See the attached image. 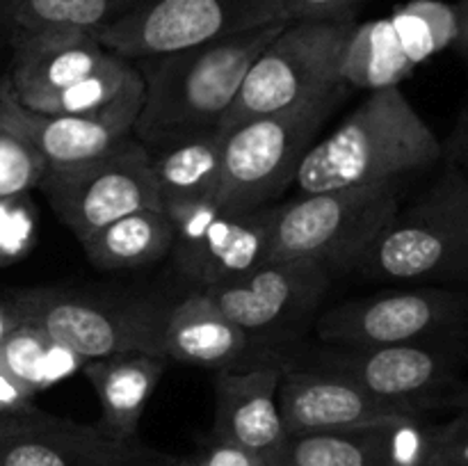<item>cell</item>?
<instances>
[{"mask_svg": "<svg viewBox=\"0 0 468 466\" xmlns=\"http://www.w3.org/2000/svg\"><path fill=\"white\" fill-rule=\"evenodd\" d=\"M288 26L270 23L208 44L133 59L144 87L133 137L144 146L219 128L247 71Z\"/></svg>", "mask_w": 468, "mask_h": 466, "instance_id": "cell-1", "label": "cell"}, {"mask_svg": "<svg viewBox=\"0 0 468 466\" xmlns=\"http://www.w3.org/2000/svg\"><path fill=\"white\" fill-rule=\"evenodd\" d=\"M39 190L80 245L123 215L163 208L149 151L135 137L87 163L46 169Z\"/></svg>", "mask_w": 468, "mask_h": 466, "instance_id": "cell-10", "label": "cell"}, {"mask_svg": "<svg viewBox=\"0 0 468 466\" xmlns=\"http://www.w3.org/2000/svg\"><path fill=\"white\" fill-rule=\"evenodd\" d=\"M174 227V256L199 288L218 286L263 265L268 208L233 215L215 199L163 206Z\"/></svg>", "mask_w": 468, "mask_h": 466, "instance_id": "cell-12", "label": "cell"}, {"mask_svg": "<svg viewBox=\"0 0 468 466\" xmlns=\"http://www.w3.org/2000/svg\"><path fill=\"white\" fill-rule=\"evenodd\" d=\"M402 185L309 192L270 206L263 263L314 259L329 272H350L400 208Z\"/></svg>", "mask_w": 468, "mask_h": 466, "instance_id": "cell-4", "label": "cell"}, {"mask_svg": "<svg viewBox=\"0 0 468 466\" xmlns=\"http://www.w3.org/2000/svg\"><path fill=\"white\" fill-rule=\"evenodd\" d=\"M279 411L286 434L361 428L398 416H428L400 402L373 396L352 379L314 365L283 368Z\"/></svg>", "mask_w": 468, "mask_h": 466, "instance_id": "cell-16", "label": "cell"}, {"mask_svg": "<svg viewBox=\"0 0 468 466\" xmlns=\"http://www.w3.org/2000/svg\"><path fill=\"white\" fill-rule=\"evenodd\" d=\"M94 32L76 27H48L37 32H14V58L9 85L23 105L37 103L90 76L110 59Z\"/></svg>", "mask_w": 468, "mask_h": 466, "instance_id": "cell-18", "label": "cell"}, {"mask_svg": "<svg viewBox=\"0 0 468 466\" xmlns=\"http://www.w3.org/2000/svg\"><path fill=\"white\" fill-rule=\"evenodd\" d=\"M347 91L341 85L318 99L250 119L227 131L215 204L233 215L279 204L288 187L295 185L302 160Z\"/></svg>", "mask_w": 468, "mask_h": 466, "instance_id": "cell-5", "label": "cell"}, {"mask_svg": "<svg viewBox=\"0 0 468 466\" xmlns=\"http://www.w3.org/2000/svg\"><path fill=\"white\" fill-rule=\"evenodd\" d=\"M140 0H9V18L16 32L76 27L99 32Z\"/></svg>", "mask_w": 468, "mask_h": 466, "instance_id": "cell-26", "label": "cell"}, {"mask_svg": "<svg viewBox=\"0 0 468 466\" xmlns=\"http://www.w3.org/2000/svg\"><path fill=\"white\" fill-rule=\"evenodd\" d=\"M0 364L37 397V393L82 370L85 359L37 324L21 323L0 343Z\"/></svg>", "mask_w": 468, "mask_h": 466, "instance_id": "cell-25", "label": "cell"}, {"mask_svg": "<svg viewBox=\"0 0 468 466\" xmlns=\"http://www.w3.org/2000/svg\"><path fill=\"white\" fill-rule=\"evenodd\" d=\"M434 425L398 416L373 425L286 434L270 466H428Z\"/></svg>", "mask_w": 468, "mask_h": 466, "instance_id": "cell-13", "label": "cell"}, {"mask_svg": "<svg viewBox=\"0 0 468 466\" xmlns=\"http://www.w3.org/2000/svg\"><path fill=\"white\" fill-rule=\"evenodd\" d=\"M250 345V334L233 323L206 291H195L167 311L163 355L199 368L231 370Z\"/></svg>", "mask_w": 468, "mask_h": 466, "instance_id": "cell-21", "label": "cell"}, {"mask_svg": "<svg viewBox=\"0 0 468 466\" xmlns=\"http://www.w3.org/2000/svg\"><path fill=\"white\" fill-rule=\"evenodd\" d=\"M172 457L140 439L122 441L96 425L55 416L50 423L0 441V466H167Z\"/></svg>", "mask_w": 468, "mask_h": 466, "instance_id": "cell-17", "label": "cell"}, {"mask_svg": "<svg viewBox=\"0 0 468 466\" xmlns=\"http://www.w3.org/2000/svg\"><path fill=\"white\" fill-rule=\"evenodd\" d=\"M35 396L0 364V414H35Z\"/></svg>", "mask_w": 468, "mask_h": 466, "instance_id": "cell-33", "label": "cell"}, {"mask_svg": "<svg viewBox=\"0 0 468 466\" xmlns=\"http://www.w3.org/2000/svg\"><path fill=\"white\" fill-rule=\"evenodd\" d=\"M455 12H457V37H455V44H452V50L468 62V0H460V3H455Z\"/></svg>", "mask_w": 468, "mask_h": 466, "instance_id": "cell-36", "label": "cell"}, {"mask_svg": "<svg viewBox=\"0 0 468 466\" xmlns=\"http://www.w3.org/2000/svg\"><path fill=\"white\" fill-rule=\"evenodd\" d=\"M53 418V414H46L41 409L35 411V414H0V441L41 428V425L50 423Z\"/></svg>", "mask_w": 468, "mask_h": 466, "instance_id": "cell-35", "label": "cell"}, {"mask_svg": "<svg viewBox=\"0 0 468 466\" xmlns=\"http://www.w3.org/2000/svg\"><path fill=\"white\" fill-rule=\"evenodd\" d=\"M329 277L332 272L320 260H277L201 291L247 334H256L318 306Z\"/></svg>", "mask_w": 468, "mask_h": 466, "instance_id": "cell-15", "label": "cell"}, {"mask_svg": "<svg viewBox=\"0 0 468 466\" xmlns=\"http://www.w3.org/2000/svg\"><path fill=\"white\" fill-rule=\"evenodd\" d=\"M12 300L23 323L41 327L85 361L123 352L163 355L167 311L154 304H114L53 288H32Z\"/></svg>", "mask_w": 468, "mask_h": 466, "instance_id": "cell-11", "label": "cell"}, {"mask_svg": "<svg viewBox=\"0 0 468 466\" xmlns=\"http://www.w3.org/2000/svg\"><path fill=\"white\" fill-rule=\"evenodd\" d=\"M174 247V227L163 208L123 215L82 242L87 260L99 270H131L165 259Z\"/></svg>", "mask_w": 468, "mask_h": 466, "instance_id": "cell-23", "label": "cell"}, {"mask_svg": "<svg viewBox=\"0 0 468 466\" xmlns=\"http://www.w3.org/2000/svg\"><path fill=\"white\" fill-rule=\"evenodd\" d=\"M21 323L23 320L21 315H18V309L16 304H14V300L0 302V343H3L5 338H7Z\"/></svg>", "mask_w": 468, "mask_h": 466, "instance_id": "cell-37", "label": "cell"}, {"mask_svg": "<svg viewBox=\"0 0 468 466\" xmlns=\"http://www.w3.org/2000/svg\"><path fill=\"white\" fill-rule=\"evenodd\" d=\"M167 364V356L149 352H123L85 361L82 373L90 379L101 407L96 428L122 441L140 439L137 429L142 416L163 379Z\"/></svg>", "mask_w": 468, "mask_h": 466, "instance_id": "cell-20", "label": "cell"}, {"mask_svg": "<svg viewBox=\"0 0 468 466\" xmlns=\"http://www.w3.org/2000/svg\"><path fill=\"white\" fill-rule=\"evenodd\" d=\"M355 23H288L254 59L219 128L227 132L341 87L343 50Z\"/></svg>", "mask_w": 468, "mask_h": 466, "instance_id": "cell-6", "label": "cell"}, {"mask_svg": "<svg viewBox=\"0 0 468 466\" xmlns=\"http://www.w3.org/2000/svg\"><path fill=\"white\" fill-rule=\"evenodd\" d=\"M443 142L434 135L400 87L368 99L304 155L295 185L300 195L343 187L407 183L437 167Z\"/></svg>", "mask_w": 468, "mask_h": 466, "instance_id": "cell-2", "label": "cell"}, {"mask_svg": "<svg viewBox=\"0 0 468 466\" xmlns=\"http://www.w3.org/2000/svg\"><path fill=\"white\" fill-rule=\"evenodd\" d=\"M315 334L346 347L468 343V286H410L341 302L320 315Z\"/></svg>", "mask_w": 468, "mask_h": 466, "instance_id": "cell-7", "label": "cell"}, {"mask_svg": "<svg viewBox=\"0 0 468 466\" xmlns=\"http://www.w3.org/2000/svg\"><path fill=\"white\" fill-rule=\"evenodd\" d=\"M366 0H279L288 21L352 23Z\"/></svg>", "mask_w": 468, "mask_h": 466, "instance_id": "cell-31", "label": "cell"}, {"mask_svg": "<svg viewBox=\"0 0 468 466\" xmlns=\"http://www.w3.org/2000/svg\"><path fill=\"white\" fill-rule=\"evenodd\" d=\"M35 242V206L27 195L0 199V263L21 259Z\"/></svg>", "mask_w": 468, "mask_h": 466, "instance_id": "cell-29", "label": "cell"}, {"mask_svg": "<svg viewBox=\"0 0 468 466\" xmlns=\"http://www.w3.org/2000/svg\"><path fill=\"white\" fill-rule=\"evenodd\" d=\"M46 164L14 132L0 128V199L39 190Z\"/></svg>", "mask_w": 468, "mask_h": 466, "instance_id": "cell-28", "label": "cell"}, {"mask_svg": "<svg viewBox=\"0 0 468 466\" xmlns=\"http://www.w3.org/2000/svg\"><path fill=\"white\" fill-rule=\"evenodd\" d=\"M167 466H270V460L245 450L236 443L210 437L206 446L186 457H172Z\"/></svg>", "mask_w": 468, "mask_h": 466, "instance_id": "cell-32", "label": "cell"}, {"mask_svg": "<svg viewBox=\"0 0 468 466\" xmlns=\"http://www.w3.org/2000/svg\"><path fill=\"white\" fill-rule=\"evenodd\" d=\"M443 158L460 164V167L468 174V105L462 110L460 117H457V123L455 128H452L451 137L443 142Z\"/></svg>", "mask_w": 468, "mask_h": 466, "instance_id": "cell-34", "label": "cell"}, {"mask_svg": "<svg viewBox=\"0 0 468 466\" xmlns=\"http://www.w3.org/2000/svg\"><path fill=\"white\" fill-rule=\"evenodd\" d=\"M142 103H128L101 117L37 112L14 94L9 78H0V128L26 142L46 169L73 167L108 154L133 137Z\"/></svg>", "mask_w": 468, "mask_h": 466, "instance_id": "cell-14", "label": "cell"}, {"mask_svg": "<svg viewBox=\"0 0 468 466\" xmlns=\"http://www.w3.org/2000/svg\"><path fill=\"white\" fill-rule=\"evenodd\" d=\"M439 164L350 272L407 286H468V174L448 158Z\"/></svg>", "mask_w": 468, "mask_h": 466, "instance_id": "cell-3", "label": "cell"}, {"mask_svg": "<svg viewBox=\"0 0 468 466\" xmlns=\"http://www.w3.org/2000/svg\"><path fill=\"white\" fill-rule=\"evenodd\" d=\"M414 69L398 41L391 18L355 23L341 62V78L347 90L379 91L400 87Z\"/></svg>", "mask_w": 468, "mask_h": 466, "instance_id": "cell-24", "label": "cell"}, {"mask_svg": "<svg viewBox=\"0 0 468 466\" xmlns=\"http://www.w3.org/2000/svg\"><path fill=\"white\" fill-rule=\"evenodd\" d=\"M428 466H468V409L455 411L451 420L434 425Z\"/></svg>", "mask_w": 468, "mask_h": 466, "instance_id": "cell-30", "label": "cell"}, {"mask_svg": "<svg viewBox=\"0 0 468 466\" xmlns=\"http://www.w3.org/2000/svg\"><path fill=\"white\" fill-rule=\"evenodd\" d=\"M314 368L343 375L373 396L420 414L468 409V343L346 347L315 356Z\"/></svg>", "mask_w": 468, "mask_h": 466, "instance_id": "cell-8", "label": "cell"}, {"mask_svg": "<svg viewBox=\"0 0 468 466\" xmlns=\"http://www.w3.org/2000/svg\"><path fill=\"white\" fill-rule=\"evenodd\" d=\"M398 41L414 67L452 48L457 37L455 5L443 0H410L391 14Z\"/></svg>", "mask_w": 468, "mask_h": 466, "instance_id": "cell-27", "label": "cell"}, {"mask_svg": "<svg viewBox=\"0 0 468 466\" xmlns=\"http://www.w3.org/2000/svg\"><path fill=\"white\" fill-rule=\"evenodd\" d=\"M277 21H288L279 0H140L94 35L119 58L140 59Z\"/></svg>", "mask_w": 468, "mask_h": 466, "instance_id": "cell-9", "label": "cell"}, {"mask_svg": "<svg viewBox=\"0 0 468 466\" xmlns=\"http://www.w3.org/2000/svg\"><path fill=\"white\" fill-rule=\"evenodd\" d=\"M283 368L259 365L251 370H219L215 379L213 439L236 443L270 457L286 439L279 411V382Z\"/></svg>", "mask_w": 468, "mask_h": 466, "instance_id": "cell-19", "label": "cell"}, {"mask_svg": "<svg viewBox=\"0 0 468 466\" xmlns=\"http://www.w3.org/2000/svg\"><path fill=\"white\" fill-rule=\"evenodd\" d=\"M224 140L222 128H210L146 146L163 206L215 199L222 178Z\"/></svg>", "mask_w": 468, "mask_h": 466, "instance_id": "cell-22", "label": "cell"}]
</instances>
